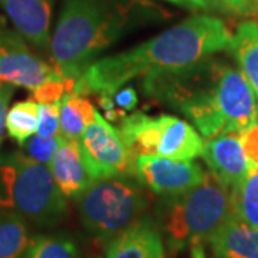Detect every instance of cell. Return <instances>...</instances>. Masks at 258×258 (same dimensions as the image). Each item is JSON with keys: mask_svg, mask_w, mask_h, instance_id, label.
I'll use <instances>...</instances> for the list:
<instances>
[{"mask_svg": "<svg viewBox=\"0 0 258 258\" xmlns=\"http://www.w3.org/2000/svg\"><path fill=\"white\" fill-rule=\"evenodd\" d=\"M134 175L92 181L78 198L82 225L92 235L111 241L138 222L147 210V197Z\"/></svg>", "mask_w": 258, "mask_h": 258, "instance_id": "cell-6", "label": "cell"}, {"mask_svg": "<svg viewBox=\"0 0 258 258\" xmlns=\"http://www.w3.org/2000/svg\"><path fill=\"white\" fill-rule=\"evenodd\" d=\"M106 258H164V244L158 228L141 218L138 222L112 238L106 247Z\"/></svg>", "mask_w": 258, "mask_h": 258, "instance_id": "cell-13", "label": "cell"}, {"mask_svg": "<svg viewBox=\"0 0 258 258\" xmlns=\"http://www.w3.org/2000/svg\"><path fill=\"white\" fill-rule=\"evenodd\" d=\"M201 157L211 172L230 188L238 184L248 171L249 158L238 134H224L208 139Z\"/></svg>", "mask_w": 258, "mask_h": 258, "instance_id": "cell-12", "label": "cell"}, {"mask_svg": "<svg viewBox=\"0 0 258 258\" xmlns=\"http://www.w3.org/2000/svg\"><path fill=\"white\" fill-rule=\"evenodd\" d=\"M3 29H5V28H3V26H0V33L3 32Z\"/></svg>", "mask_w": 258, "mask_h": 258, "instance_id": "cell-31", "label": "cell"}, {"mask_svg": "<svg viewBox=\"0 0 258 258\" xmlns=\"http://www.w3.org/2000/svg\"><path fill=\"white\" fill-rule=\"evenodd\" d=\"M201 165L157 155H138L135 175L139 182L157 195L175 197L200 184L205 176Z\"/></svg>", "mask_w": 258, "mask_h": 258, "instance_id": "cell-10", "label": "cell"}, {"mask_svg": "<svg viewBox=\"0 0 258 258\" xmlns=\"http://www.w3.org/2000/svg\"><path fill=\"white\" fill-rule=\"evenodd\" d=\"M96 108L85 95L76 92L64 93L60 99V134L66 139L79 141L86 126L95 119Z\"/></svg>", "mask_w": 258, "mask_h": 258, "instance_id": "cell-17", "label": "cell"}, {"mask_svg": "<svg viewBox=\"0 0 258 258\" xmlns=\"http://www.w3.org/2000/svg\"><path fill=\"white\" fill-rule=\"evenodd\" d=\"M115 105L125 112L134 111L138 105V92L132 85H125L112 95Z\"/></svg>", "mask_w": 258, "mask_h": 258, "instance_id": "cell-25", "label": "cell"}, {"mask_svg": "<svg viewBox=\"0 0 258 258\" xmlns=\"http://www.w3.org/2000/svg\"><path fill=\"white\" fill-rule=\"evenodd\" d=\"M249 161L258 162V122L238 134Z\"/></svg>", "mask_w": 258, "mask_h": 258, "instance_id": "cell-27", "label": "cell"}, {"mask_svg": "<svg viewBox=\"0 0 258 258\" xmlns=\"http://www.w3.org/2000/svg\"><path fill=\"white\" fill-rule=\"evenodd\" d=\"M126 23L128 12L116 0H63L49 47L57 74L76 82Z\"/></svg>", "mask_w": 258, "mask_h": 258, "instance_id": "cell-3", "label": "cell"}, {"mask_svg": "<svg viewBox=\"0 0 258 258\" xmlns=\"http://www.w3.org/2000/svg\"><path fill=\"white\" fill-rule=\"evenodd\" d=\"M60 102L56 103H39V126L37 135L40 137H57L60 135Z\"/></svg>", "mask_w": 258, "mask_h": 258, "instance_id": "cell-23", "label": "cell"}, {"mask_svg": "<svg viewBox=\"0 0 258 258\" xmlns=\"http://www.w3.org/2000/svg\"><path fill=\"white\" fill-rule=\"evenodd\" d=\"M25 40L18 30L5 28L0 33V83L22 86L32 93L60 75L53 64L33 55Z\"/></svg>", "mask_w": 258, "mask_h": 258, "instance_id": "cell-9", "label": "cell"}, {"mask_svg": "<svg viewBox=\"0 0 258 258\" xmlns=\"http://www.w3.org/2000/svg\"><path fill=\"white\" fill-rule=\"evenodd\" d=\"M171 198L162 222L175 248L210 241L234 217L231 188L211 171L200 184Z\"/></svg>", "mask_w": 258, "mask_h": 258, "instance_id": "cell-5", "label": "cell"}, {"mask_svg": "<svg viewBox=\"0 0 258 258\" xmlns=\"http://www.w3.org/2000/svg\"><path fill=\"white\" fill-rule=\"evenodd\" d=\"M15 92V86L9 83H0V147L5 141L6 129V118L9 112V102L12 95Z\"/></svg>", "mask_w": 258, "mask_h": 258, "instance_id": "cell-26", "label": "cell"}, {"mask_svg": "<svg viewBox=\"0 0 258 258\" xmlns=\"http://www.w3.org/2000/svg\"><path fill=\"white\" fill-rule=\"evenodd\" d=\"M49 168L66 198L78 200L92 182L83 162L79 142L75 139H63Z\"/></svg>", "mask_w": 258, "mask_h": 258, "instance_id": "cell-14", "label": "cell"}, {"mask_svg": "<svg viewBox=\"0 0 258 258\" xmlns=\"http://www.w3.org/2000/svg\"><path fill=\"white\" fill-rule=\"evenodd\" d=\"M189 258H207L205 255V249H204L203 244H194L191 247V255Z\"/></svg>", "mask_w": 258, "mask_h": 258, "instance_id": "cell-29", "label": "cell"}, {"mask_svg": "<svg viewBox=\"0 0 258 258\" xmlns=\"http://www.w3.org/2000/svg\"><path fill=\"white\" fill-rule=\"evenodd\" d=\"M168 2H171L174 5H178V6H182L185 9L208 10L204 0H168Z\"/></svg>", "mask_w": 258, "mask_h": 258, "instance_id": "cell-28", "label": "cell"}, {"mask_svg": "<svg viewBox=\"0 0 258 258\" xmlns=\"http://www.w3.org/2000/svg\"><path fill=\"white\" fill-rule=\"evenodd\" d=\"M232 35L221 19L197 15L129 50L91 63L75 83L79 95H113L137 78L195 63L230 47Z\"/></svg>", "mask_w": 258, "mask_h": 258, "instance_id": "cell-2", "label": "cell"}, {"mask_svg": "<svg viewBox=\"0 0 258 258\" xmlns=\"http://www.w3.org/2000/svg\"><path fill=\"white\" fill-rule=\"evenodd\" d=\"M208 10H218L222 13L247 16L252 15V10L244 0H204Z\"/></svg>", "mask_w": 258, "mask_h": 258, "instance_id": "cell-24", "label": "cell"}, {"mask_svg": "<svg viewBox=\"0 0 258 258\" xmlns=\"http://www.w3.org/2000/svg\"><path fill=\"white\" fill-rule=\"evenodd\" d=\"M234 217L258 228V162L249 161L247 174L231 188Z\"/></svg>", "mask_w": 258, "mask_h": 258, "instance_id": "cell-19", "label": "cell"}, {"mask_svg": "<svg viewBox=\"0 0 258 258\" xmlns=\"http://www.w3.org/2000/svg\"><path fill=\"white\" fill-rule=\"evenodd\" d=\"M39 126V103L33 98L13 103L6 118V129L12 139L23 145L37 132Z\"/></svg>", "mask_w": 258, "mask_h": 258, "instance_id": "cell-20", "label": "cell"}, {"mask_svg": "<svg viewBox=\"0 0 258 258\" xmlns=\"http://www.w3.org/2000/svg\"><path fill=\"white\" fill-rule=\"evenodd\" d=\"M63 135H57V137H40V135H33L22 145L23 152L33 158L35 161L49 165L52 162V159L57 152V149L60 148L63 142Z\"/></svg>", "mask_w": 258, "mask_h": 258, "instance_id": "cell-22", "label": "cell"}, {"mask_svg": "<svg viewBox=\"0 0 258 258\" xmlns=\"http://www.w3.org/2000/svg\"><path fill=\"white\" fill-rule=\"evenodd\" d=\"M149 98L182 113L203 138L241 134L258 122L257 95L245 75L208 56L195 63L142 78Z\"/></svg>", "mask_w": 258, "mask_h": 258, "instance_id": "cell-1", "label": "cell"}, {"mask_svg": "<svg viewBox=\"0 0 258 258\" xmlns=\"http://www.w3.org/2000/svg\"><path fill=\"white\" fill-rule=\"evenodd\" d=\"M26 220L0 207V258H22L30 242Z\"/></svg>", "mask_w": 258, "mask_h": 258, "instance_id": "cell-18", "label": "cell"}, {"mask_svg": "<svg viewBox=\"0 0 258 258\" xmlns=\"http://www.w3.org/2000/svg\"><path fill=\"white\" fill-rule=\"evenodd\" d=\"M0 207L37 227H53L66 215V197L49 165L22 151L0 155Z\"/></svg>", "mask_w": 258, "mask_h": 258, "instance_id": "cell-4", "label": "cell"}, {"mask_svg": "<svg viewBox=\"0 0 258 258\" xmlns=\"http://www.w3.org/2000/svg\"><path fill=\"white\" fill-rule=\"evenodd\" d=\"M55 0H0L15 29L33 46L50 47V20Z\"/></svg>", "mask_w": 258, "mask_h": 258, "instance_id": "cell-11", "label": "cell"}, {"mask_svg": "<svg viewBox=\"0 0 258 258\" xmlns=\"http://www.w3.org/2000/svg\"><path fill=\"white\" fill-rule=\"evenodd\" d=\"M230 49L258 99V20L241 23L232 35Z\"/></svg>", "mask_w": 258, "mask_h": 258, "instance_id": "cell-16", "label": "cell"}, {"mask_svg": "<svg viewBox=\"0 0 258 258\" xmlns=\"http://www.w3.org/2000/svg\"><path fill=\"white\" fill-rule=\"evenodd\" d=\"M78 142L92 181L112 176H137V155L131 151L119 129L113 128L98 111Z\"/></svg>", "mask_w": 258, "mask_h": 258, "instance_id": "cell-8", "label": "cell"}, {"mask_svg": "<svg viewBox=\"0 0 258 258\" xmlns=\"http://www.w3.org/2000/svg\"><path fill=\"white\" fill-rule=\"evenodd\" d=\"M23 258H81L74 241L64 235L33 237Z\"/></svg>", "mask_w": 258, "mask_h": 258, "instance_id": "cell-21", "label": "cell"}, {"mask_svg": "<svg viewBox=\"0 0 258 258\" xmlns=\"http://www.w3.org/2000/svg\"><path fill=\"white\" fill-rule=\"evenodd\" d=\"M247 5L249 6V9L252 10V13H257L258 12V0H244Z\"/></svg>", "mask_w": 258, "mask_h": 258, "instance_id": "cell-30", "label": "cell"}, {"mask_svg": "<svg viewBox=\"0 0 258 258\" xmlns=\"http://www.w3.org/2000/svg\"><path fill=\"white\" fill-rule=\"evenodd\" d=\"M119 132L131 151L138 155H157L179 161L201 157L203 135L189 122L174 115L149 116L144 112L126 115Z\"/></svg>", "mask_w": 258, "mask_h": 258, "instance_id": "cell-7", "label": "cell"}, {"mask_svg": "<svg viewBox=\"0 0 258 258\" xmlns=\"http://www.w3.org/2000/svg\"><path fill=\"white\" fill-rule=\"evenodd\" d=\"M210 244L217 258H258V228L232 217Z\"/></svg>", "mask_w": 258, "mask_h": 258, "instance_id": "cell-15", "label": "cell"}]
</instances>
